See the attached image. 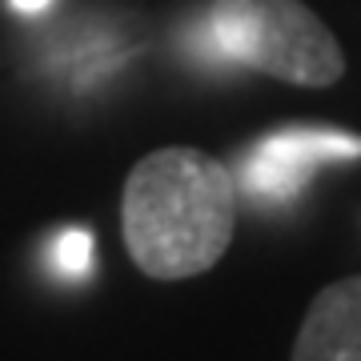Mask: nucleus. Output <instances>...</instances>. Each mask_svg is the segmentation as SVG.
<instances>
[{
  "mask_svg": "<svg viewBox=\"0 0 361 361\" xmlns=\"http://www.w3.org/2000/svg\"><path fill=\"white\" fill-rule=\"evenodd\" d=\"M205 40L217 56L285 85L325 89L345 73L341 44L301 0H213Z\"/></svg>",
  "mask_w": 361,
  "mask_h": 361,
  "instance_id": "obj_2",
  "label": "nucleus"
},
{
  "mask_svg": "<svg viewBox=\"0 0 361 361\" xmlns=\"http://www.w3.org/2000/svg\"><path fill=\"white\" fill-rule=\"evenodd\" d=\"M49 269L65 281H80L92 269V233L89 229H61L49 245Z\"/></svg>",
  "mask_w": 361,
  "mask_h": 361,
  "instance_id": "obj_5",
  "label": "nucleus"
},
{
  "mask_svg": "<svg viewBox=\"0 0 361 361\" xmlns=\"http://www.w3.org/2000/svg\"><path fill=\"white\" fill-rule=\"evenodd\" d=\"M121 229L145 277H197L213 269L233 241L237 177L201 149H157L125 180Z\"/></svg>",
  "mask_w": 361,
  "mask_h": 361,
  "instance_id": "obj_1",
  "label": "nucleus"
},
{
  "mask_svg": "<svg viewBox=\"0 0 361 361\" xmlns=\"http://www.w3.org/2000/svg\"><path fill=\"white\" fill-rule=\"evenodd\" d=\"M297 361H361V277L325 285L289 349Z\"/></svg>",
  "mask_w": 361,
  "mask_h": 361,
  "instance_id": "obj_4",
  "label": "nucleus"
},
{
  "mask_svg": "<svg viewBox=\"0 0 361 361\" xmlns=\"http://www.w3.org/2000/svg\"><path fill=\"white\" fill-rule=\"evenodd\" d=\"M361 137L329 125H293V129L269 133L261 145L249 149L237 173V189H245L257 201H293L317 165L329 161H357Z\"/></svg>",
  "mask_w": 361,
  "mask_h": 361,
  "instance_id": "obj_3",
  "label": "nucleus"
},
{
  "mask_svg": "<svg viewBox=\"0 0 361 361\" xmlns=\"http://www.w3.org/2000/svg\"><path fill=\"white\" fill-rule=\"evenodd\" d=\"M49 4H52V0H13L16 13H28V16H32V13H44Z\"/></svg>",
  "mask_w": 361,
  "mask_h": 361,
  "instance_id": "obj_6",
  "label": "nucleus"
}]
</instances>
